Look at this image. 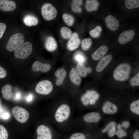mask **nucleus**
I'll use <instances>...</instances> for the list:
<instances>
[{
	"instance_id": "31",
	"label": "nucleus",
	"mask_w": 139,
	"mask_h": 139,
	"mask_svg": "<svg viewBox=\"0 0 139 139\" xmlns=\"http://www.w3.org/2000/svg\"><path fill=\"white\" fill-rule=\"evenodd\" d=\"M92 43V40L90 38H87L83 39L81 42L82 49L84 51L87 50L90 47Z\"/></svg>"
},
{
	"instance_id": "9",
	"label": "nucleus",
	"mask_w": 139,
	"mask_h": 139,
	"mask_svg": "<svg viewBox=\"0 0 139 139\" xmlns=\"http://www.w3.org/2000/svg\"><path fill=\"white\" fill-rule=\"evenodd\" d=\"M37 139H52L53 135L50 128L47 126L41 125L37 129Z\"/></svg>"
},
{
	"instance_id": "30",
	"label": "nucleus",
	"mask_w": 139,
	"mask_h": 139,
	"mask_svg": "<svg viewBox=\"0 0 139 139\" xmlns=\"http://www.w3.org/2000/svg\"><path fill=\"white\" fill-rule=\"evenodd\" d=\"M131 111L133 113L139 115V99L132 102L130 105Z\"/></svg>"
},
{
	"instance_id": "27",
	"label": "nucleus",
	"mask_w": 139,
	"mask_h": 139,
	"mask_svg": "<svg viewBox=\"0 0 139 139\" xmlns=\"http://www.w3.org/2000/svg\"><path fill=\"white\" fill-rule=\"evenodd\" d=\"M62 18L64 21L68 26H71L74 24V19L72 15L64 13L62 15Z\"/></svg>"
},
{
	"instance_id": "10",
	"label": "nucleus",
	"mask_w": 139,
	"mask_h": 139,
	"mask_svg": "<svg viewBox=\"0 0 139 139\" xmlns=\"http://www.w3.org/2000/svg\"><path fill=\"white\" fill-rule=\"evenodd\" d=\"M80 41L78 34L76 32L74 33L72 35L67 42V49L70 51L75 50L79 46Z\"/></svg>"
},
{
	"instance_id": "33",
	"label": "nucleus",
	"mask_w": 139,
	"mask_h": 139,
	"mask_svg": "<svg viewBox=\"0 0 139 139\" xmlns=\"http://www.w3.org/2000/svg\"><path fill=\"white\" fill-rule=\"evenodd\" d=\"M69 139H86V137L85 135L83 133L77 132L72 134Z\"/></svg>"
},
{
	"instance_id": "8",
	"label": "nucleus",
	"mask_w": 139,
	"mask_h": 139,
	"mask_svg": "<svg viewBox=\"0 0 139 139\" xmlns=\"http://www.w3.org/2000/svg\"><path fill=\"white\" fill-rule=\"evenodd\" d=\"M99 95L94 91H88L82 97L81 100L83 104L86 106L89 104H94L96 100L98 98Z\"/></svg>"
},
{
	"instance_id": "7",
	"label": "nucleus",
	"mask_w": 139,
	"mask_h": 139,
	"mask_svg": "<svg viewBox=\"0 0 139 139\" xmlns=\"http://www.w3.org/2000/svg\"><path fill=\"white\" fill-rule=\"evenodd\" d=\"M12 114L15 119L20 123L26 122L29 117L28 112L24 109L20 107L15 106L12 110Z\"/></svg>"
},
{
	"instance_id": "1",
	"label": "nucleus",
	"mask_w": 139,
	"mask_h": 139,
	"mask_svg": "<svg viewBox=\"0 0 139 139\" xmlns=\"http://www.w3.org/2000/svg\"><path fill=\"white\" fill-rule=\"evenodd\" d=\"M71 113V108L68 104L65 103L61 104L55 110L54 114L55 120L58 123H63L69 118Z\"/></svg>"
},
{
	"instance_id": "17",
	"label": "nucleus",
	"mask_w": 139,
	"mask_h": 139,
	"mask_svg": "<svg viewBox=\"0 0 139 139\" xmlns=\"http://www.w3.org/2000/svg\"><path fill=\"white\" fill-rule=\"evenodd\" d=\"M55 75L56 77V85L58 86H62L67 76L66 70L63 68H59L56 71Z\"/></svg>"
},
{
	"instance_id": "16",
	"label": "nucleus",
	"mask_w": 139,
	"mask_h": 139,
	"mask_svg": "<svg viewBox=\"0 0 139 139\" xmlns=\"http://www.w3.org/2000/svg\"><path fill=\"white\" fill-rule=\"evenodd\" d=\"M51 68V65L49 64L43 63L38 61H36L33 64L32 68L34 72L41 71L45 73L48 71Z\"/></svg>"
},
{
	"instance_id": "42",
	"label": "nucleus",
	"mask_w": 139,
	"mask_h": 139,
	"mask_svg": "<svg viewBox=\"0 0 139 139\" xmlns=\"http://www.w3.org/2000/svg\"><path fill=\"white\" fill-rule=\"evenodd\" d=\"M6 75L7 72L6 70L0 66V78H3L5 77Z\"/></svg>"
},
{
	"instance_id": "46",
	"label": "nucleus",
	"mask_w": 139,
	"mask_h": 139,
	"mask_svg": "<svg viewBox=\"0 0 139 139\" xmlns=\"http://www.w3.org/2000/svg\"><path fill=\"white\" fill-rule=\"evenodd\" d=\"M21 94L19 92H17L16 93L15 96V99L16 100H19L21 98Z\"/></svg>"
},
{
	"instance_id": "2",
	"label": "nucleus",
	"mask_w": 139,
	"mask_h": 139,
	"mask_svg": "<svg viewBox=\"0 0 139 139\" xmlns=\"http://www.w3.org/2000/svg\"><path fill=\"white\" fill-rule=\"evenodd\" d=\"M131 70L130 65L127 63H123L119 65L115 69L113 77L116 80L124 81L128 78Z\"/></svg>"
},
{
	"instance_id": "45",
	"label": "nucleus",
	"mask_w": 139,
	"mask_h": 139,
	"mask_svg": "<svg viewBox=\"0 0 139 139\" xmlns=\"http://www.w3.org/2000/svg\"><path fill=\"white\" fill-rule=\"evenodd\" d=\"M33 96L32 94H29L27 97L26 100L28 102H30L32 101L33 99Z\"/></svg>"
},
{
	"instance_id": "32",
	"label": "nucleus",
	"mask_w": 139,
	"mask_h": 139,
	"mask_svg": "<svg viewBox=\"0 0 139 139\" xmlns=\"http://www.w3.org/2000/svg\"><path fill=\"white\" fill-rule=\"evenodd\" d=\"M102 30V28L100 26H97L93 29L90 31L89 34L92 37H98L100 36Z\"/></svg>"
},
{
	"instance_id": "11",
	"label": "nucleus",
	"mask_w": 139,
	"mask_h": 139,
	"mask_svg": "<svg viewBox=\"0 0 139 139\" xmlns=\"http://www.w3.org/2000/svg\"><path fill=\"white\" fill-rule=\"evenodd\" d=\"M105 22L107 27L112 31L116 30L119 26V20L111 15H109L106 18Z\"/></svg>"
},
{
	"instance_id": "25",
	"label": "nucleus",
	"mask_w": 139,
	"mask_h": 139,
	"mask_svg": "<svg viewBox=\"0 0 139 139\" xmlns=\"http://www.w3.org/2000/svg\"><path fill=\"white\" fill-rule=\"evenodd\" d=\"M83 1L74 0L72 1L71 8L72 11L75 13H80L82 11L81 6L83 4Z\"/></svg>"
},
{
	"instance_id": "40",
	"label": "nucleus",
	"mask_w": 139,
	"mask_h": 139,
	"mask_svg": "<svg viewBox=\"0 0 139 139\" xmlns=\"http://www.w3.org/2000/svg\"><path fill=\"white\" fill-rule=\"evenodd\" d=\"M6 28V24L2 22H0V39L2 38Z\"/></svg>"
},
{
	"instance_id": "47",
	"label": "nucleus",
	"mask_w": 139,
	"mask_h": 139,
	"mask_svg": "<svg viewBox=\"0 0 139 139\" xmlns=\"http://www.w3.org/2000/svg\"><path fill=\"white\" fill-rule=\"evenodd\" d=\"M86 71L87 73H90L92 71V69L90 67H86Z\"/></svg>"
},
{
	"instance_id": "37",
	"label": "nucleus",
	"mask_w": 139,
	"mask_h": 139,
	"mask_svg": "<svg viewBox=\"0 0 139 139\" xmlns=\"http://www.w3.org/2000/svg\"><path fill=\"white\" fill-rule=\"evenodd\" d=\"M74 58L79 63H83L85 61V59L84 56L81 53L77 52L75 54Z\"/></svg>"
},
{
	"instance_id": "4",
	"label": "nucleus",
	"mask_w": 139,
	"mask_h": 139,
	"mask_svg": "<svg viewBox=\"0 0 139 139\" xmlns=\"http://www.w3.org/2000/svg\"><path fill=\"white\" fill-rule=\"evenodd\" d=\"M24 40L23 34L17 33L12 35L9 39L6 45L7 50L10 52L15 50L20 46Z\"/></svg>"
},
{
	"instance_id": "49",
	"label": "nucleus",
	"mask_w": 139,
	"mask_h": 139,
	"mask_svg": "<svg viewBox=\"0 0 139 139\" xmlns=\"http://www.w3.org/2000/svg\"><path fill=\"white\" fill-rule=\"evenodd\" d=\"M2 108V103L1 100L0 98V110Z\"/></svg>"
},
{
	"instance_id": "24",
	"label": "nucleus",
	"mask_w": 139,
	"mask_h": 139,
	"mask_svg": "<svg viewBox=\"0 0 139 139\" xmlns=\"http://www.w3.org/2000/svg\"><path fill=\"white\" fill-rule=\"evenodd\" d=\"M24 23L28 26L37 25L38 22L37 18L36 16L31 15L25 16L23 19Z\"/></svg>"
},
{
	"instance_id": "34",
	"label": "nucleus",
	"mask_w": 139,
	"mask_h": 139,
	"mask_svg": "<svg viewBox=\"0 0 139 139\" xmlns=\"http://www.w3.org/2000/svg\"><path fill=\"white\" fill-rule=\"evenodd\" d=\"M8 134L5 127L0 124V139H7Z\"/></svg>"
},
{
	"instance_id": "39",
	"label": "nucleus",
	"mask_w": 139,
	"mask_h": 139,
	"mask_svg": "<svg viewBox=\"0 0 139 139\" xmlns=\"http://www.w3.org/2000/svg\"><path fill=\"white\" fill-rule=\"evenodd\" d=\"M116 135L118 138H121L123 137L127 136V134L125 131L121 128L118 129L116 131Z\"/></svg>"
},
{
	"instance_id": "18",
	"label": "nucleus",
	"mask_w": 139,
	"mask_h": 139,
	"mask_svg": "<svg viewBox=\"0 0 139 139\" xmlns=\"http://www.w3.org/2000/svg\"><path fill=\"white\" fill-rule=\"evenodd\" d=\"M112 58V56L110 54L102 57L97 65L96 68V71L98 72H101L110 63Z\"/></svg>"
},
{
	"instance_id": "5",
	"label": "nucleus",
	"mask_w": 139,
	"mask_h": 139,
	"mask_svg": "<svg viewBox=\"0 0 139 139\" xmlns=\"http://www.w3.org/2000/svg\"><path fill=\"white\" fill-rule=\"evenodd\" d=\"M41 13L44 18L47 21L54 19L57 14L56 8L52 4L48 3H45L42 5L41 8Z\"/></svg>"
},
{
	"instance_id": "14",
	"label": "nucleus",
	"mask_w": 139,
	"mask_h": 139,
	"mask_svg": "<svg viewBox=\"0 0 139 139\" xmlns=\"http://www.w3.org/2000/svg\"><path fill=\"white\" fill-rule=\"evenodd\" d=\"M16 6L15 3L13 1L0 0V10L2 11H12L15 9Z\"/></svg>"
},
{
	"instance_id": "26",
	"label": "nucleus",
	"mask_w": 139,
	"mask_h": 139,
	"mask_svg": "<svg viewBox=\"0 0 139 139\" xmlns=\"http://www.w3.org/2000/svg\"><path fill=\"white\" fill-rule=\"evenodd\" d=\"M76 69L81 77H84L87 76L86 67L85 66L83 63H78L76 65Z\"/></svg>"
},
{
	"instance_id": "44",
	"label": "nucleus",
	"mask_w": 139,
	"mask_h": 139,
	"mask_svg": "<svg viewBox=\"0 0 139 139\" xmlns=\"http://www.w3.org/2000/svg\"><path fill=\"white\" fill-rule=\"evenodd\" d=\"M133 139H139V131L136 130L133 133Z\"/></svg>"
},
{
	"instance_id": "36",
	"label": "nucleus",
	"mask_w": 139,
	"mask_h": 139,
	"mask_svg": "<svg viewBox=\"0 0 139 139\" xmlns=\"http://www.w3.org/2000/svg\"><path fill=\"white\" fill-rule=\"evenodd\" d=\"M130 85L132 87L138 86L139 85V73L133 77L131 79Z\"/></svg>"
},
{
	"instance_id": "29",
	"label": "nucleus",
	"mask_w": 139,
	"mask_h": 139,
	"mask_svg": "<svg viewBox=\"0 0 139 139\" xmlns=\"http://www.w3.org/2000/svg\"><path fill=\"white\" fill-rule=\"evenodd\" d=\"M60 32L62 37L65 39L70 38L72 35V31L70 29L66 27H62Z\"/></svg>"
},
{
	"instance_id": "13",
	"label": "nucleus",
	"mask_w": 139,
	"mask_h": 139,
	"mask_svg": "<svg viewBox=\"0 0 139 139\" xmlns=\"http://www.w3.org/2000/svg\"><path fill=\"white\" fill-rule=\"evenodd\" d=\"M101 116L100 114L96 111H92L85 114L83 119L84 121L89 123H97L101 119Z\"/></svg>"
},
{
	"instance_id": "15",
	"label": "nucleus",
	"mask_w": 139,
	"mask_h": 139,
	"mask_svg": "<svg viewBox=\"0 0 139 139\" xmlns=\"http://www.w3.org/2000/svg\"><path fill=\"white\" fill-rule=\"evenodd\" d=\"M102 110L104 113L108 115H112L116 113L118 108L117 106L109 101H106L103 103Z\"/></svg>"
},
{
	"instance_id": "43",
	"label": "nucleus",
	"mask_w": 139,
	"mask_h": 139,
	"mask_svg": "<svg viewBox=\"0 0 139 139\" xmlns=\"http://www.w3.org/2000/svg\"><path fill=\"white\" fill-rule=\"evenodd\" d=\"M121 125L122 128L124 129H127L130 126V122L128 121H124L123 122Z\"/></svg>"
},
{
	"instance_id": "12",
	"label": "nucleus",
	"mask_w": 139,
	"mask_h": 139,
	"mask_svg": "<svg viewBox=\"0 0 139 139\" xmlns=\"http://www.w3.org/2000/svg\"><path fill=\"white\" fill-rule=\"evenodd\" d=\"M135 34V32L133 30L125 31L122 32L119 36L118 41L121 44H125L131 40L134 37Z\"/></svg>"
},
{
	"instance_id": "3",
	"label": "nucleus",
	"mask_w": 139,
	"mask_h": 139,
	"mask_svg": "<svg viewBox=\"0 0 139 139\" xmlns=\"http://www.w3.org/2000/svg\"><path fill=\"white\" fill-rule=\"evenodd\" d=\"M32 49V44L29 42H25L22 44L15 50L14 56L18 58H25L31 54Z\"/></svg>"
},
{
	"instance_id": "20",
	"label": "nucleus",
	"mask_w": 139,
	"mask_h": 139,
	"mask_svg": "<svg viewBox=\"0 0 139 139\" xmlns=\"http://www.w3.org/2000/svg\"><path fill=\"white\" fill-rule=\"evenodd\" d=\"M107 47L105 45L100 46L92 55V58L94 60H98L102 58L107 53Z\"/></svg>"
},
{
	"instance_id": "41",
	"label": "nucleus",
	"mask_w": 139,
	"mask_h": 139,
	"mask_svg": "<svg viewBox=\"0 0 139 139\" xmlns=\"http://www.w3.org/2000/svg\"><path fill=\"white\" fill-rule=\"evenodd\" d=\"M116 127L110 128L108 131V135L110 137H112L116 135Z\"/></svg>"
},
{
	"instance_id": "19",
	"label": "nucleus",
	"mask_w": 139,
	"mask_h": 139,
	"mask_svg": "<svg viewBox=\"0 0 139 139\" xmlns=\"http://www.w3.org/2000/svg\"><path fill=\"white\" fill-rule=\"evenodd\" d=\"M69 76L70 81L74 84L77 86L80 85L82 79L75 68H73L71 69Z\"/></svg>"
},
{
	"instance_id": "6",
	"label": "nucleus",
	"mask_w": 139,
	"mask_h": 139,
	"mask_svg": "<svg viewBox=\"0 0 139 139\" xmlns=\"http://www.w3.org/2000/svg\"><path fill=\"white\" fill-rule=\"evenodd\" d=\"M53 89L52 82L48 80H43L39 82L36 85L35 90L38 93L42 95H47L50 93Z\"/></svg>"
},
{
	"instance_id": "23",
	"label": "nucleus",
	"mask_w": 139,
	"mask_h": 139,
	"mask_svg": "<svg viewBox=\"0 0 139 139\" xmlns=\"http://www.w3.org/2000/svg\"><path fill=\"white\" fill-rule=\"evenodd\" d=\"M99 5V2L97 0H87L86 2L85 6L88 12H91L93 11H97Z\"/></svg>"
},
{
	"instance_id": "35",
	"label": "nucleus",
	"mask_w": 139,
	"mask_h": 139,
	"mask_svg": "<svg viewBox=\"0 0 139 139\" xmlns=\"http://www.w3.org/2000/svg\"><path fill=\"white\" fill-rule=\"evenodd\" d=\"M10 115L8 111H4L2 107L0 110V118L3 120H7L10 117Z\"/></svg>"
},
{
	"instance_id": "22",
	"label": "nucleus",
	"mask_w": 139,
	"mask_h": 139,
	"mask_svg": "<svg viewBox=\"0 0 139 139\" xmlns=\"http://www.w3.org/2000/svg\"><path fill=\"white\" fill-rule=\"evenodd\" d=\"M12 86L9 84H7L2 88L1 92L3 98L6 100H10L12 97Z\"/></svg>"
},
{
	"instance_id": "21",
	"label": "nucleus",
	"mask_w": 139,
	"mask_h": 139,
	"mask_svg": "<svg viewBox=\"0 0 139 139\" xmlns=\"http://www.w3.org/2000/svg\"><path fill=\"white\" fill-rule=\"evenodd\" d=\"M46 49L49 51H53L57 48V43L54 38L52 37H48L46 40L45 44Z\"/></svg>"
},
{
	"instance_id": "28",
	"label": "nucleus",
	"mask_w": 139,
	"mask_h": 139,
	"mask_svg": "<svg viewBox=\"0 0 139 139\" xmlns=\"http://www.w3.org/2000/svg\"><path fill=\"white\" fill-rule=\"evenodd\" d=\"M126 7L128 9L137 8L139 7L138 0H126L125 1Z\"/></svg>"
},
{
	"instance_id": "48",
	"label": "nucleus",
	"mask_w": 139,
	"mask_h": 139,
	"mask_svg": "<svg viewBox=\"0 0 139 139\" xmlns=\"http://www.w3.org/2000/svg\"><path fill=\"white\" fill-rule=\"evenodd\" d=\"M116 127L118 129H121L122 128L121 124H118L116 125Z\"/></svg>"
},
{
	"instance_id": "38",
	"label": "nucleus",
	"mask_w": 139,
	"mask_h": 139,
	"mask_svg": "<svg viewBox=\"0 0 139 139\" xmlns=\"http://www.w3.org/2000/svg\"><path fill=\"white\" fill-rule=\"evenodd\" d=\"M117 125L116 123L114 121H112L109 123L102 130V133H105L107 132L108 130L114 127H116Z\"/></svg>"
}]
</instances>
